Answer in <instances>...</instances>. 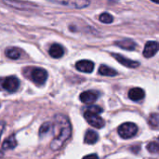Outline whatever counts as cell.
Wrapping results in <instances>:
<instances>
[{"label": "cell", "mask_w": 159, "mask_h": 159, "mask_svg": "<svg viewBox=\"0 0 159 159\" xmlns=\"http://www.w3.org/2000/svg\"><path fill=\"white\" fill-rule=\"evenodd\" d=\"M98 96H99V93L97 91L88 90V91L82 92L79 96V99L85 104H92L97 101Z\"/></svg>", "instance_id": "cell-7"}, {"label": "cell", "mask_w": 159, "mask_h": 159, "mask_svg": "<svg viewBox=\"0 0 159 159\" xmlns=\"http://www.w3.org/2000/svg\"><path fill=\"white\" fill-rule=\"evenodd\" d=\"M98 72L101 75H104V76H116L118 75V73L115 69L110 68L107 65H101Z\"/></svg>", "instance_id": "cell-16"}, {"label": "cell", "mask_w": 159, "mask_h": 159, "mask_svg": "<svg viewBox=\"0 0 159 159\" xmlns=\"http://www.w3.org/2000/svg\"><path fill=\"white\" fill-rule=\"evenodd\" d=\"M6 55L11 60H17L20 57V50L17 48H8L6 49Z\"/></svg>", "instance_id": "cell-17"}, {"label": "cell", "mask_w": 159, "mask_h": 159, "mask_svg": "<svg viewBox=\"0 0 159 159\" xmlns=\"http://www.w3.org/2000/svg\"><path fill=\"white\" fill-rule=\"evenodd\" d=\"M118 134L122 139H130L134 137L138 132V127L134 123L127 122L119 126L118 128Z\"/></svg>", "instance_id": "cell-2"}, {"label": "cell", "mask_w": 159, "mask_h": 159, "mask_svg": "<svg viewBox=\"0 0 159 159\" xmlns=\"http://www.w3.org/2000/svg\"><path fill=\"white\" fill-rule=\"evenodd\" d=\"M99 20L102 22V23H106V24H110L113 22L114 20V17L108 13V12H104V13H102L99 17Z\"/></svg>", "instance_id": "cell-19"}, {"label": "cell", "mask_w": 159, "mask_h": 159, "mask_svg": "<svg viewBox=\"0 0 159 159\" xmlns=\"http://www.w3.org/2000/svg\"><path fill=\"white\" fill-rule=\"evenodd\" d=\"M112 56L119 63H121L122 65H124L126 67H129V68H137L140 65V62L135 61H131V60H129V59H128V58H126V57H124V56H122L120 54H115V53H113Z\"/></svg>", "instance_id": "cell-8"}, {"label": "cell", "mask_w": 159, "mask_h": 159, "mask_svg": "<svg viewBox=\"0 0 159 159\" xmlns=\"http://www.w3.org/2000/svg\"><path fill=\"white\" fill-rule=\"evenodd\" d=\"M148 123H149V125H150L151 127H153V128H158L159 127V114L158 113L152 114V115L149 116Z\"/></svg>", "instance_id": "cell-18"}, {"label": "cell", "mask_w": 159, "mask_h": 159, "mask_svg": "<svg viewBox=\"0 0 159 159\" xmlns=\"http://www.w3.org/2000/svg\"><path fill=\"white\" fill-rule=\"evenodd\" d=\"M16 146H17L16 137H15V134H12L4 141V143L2 144V149L3 150H12Z\"/></svg>", "instance_id": "cell-15"}, {"label": "cell", "mask_w": 159, "mask_h": 159, "mask_svg": "<svg viewBox=\"0 0 159 159\" xmlns=\"http://www.w3.org/2000/svg\"><path fill=\"white\" fill-rule=\"evenodd\" d=\"M20 87V81L16 76H7L2 82V88L8 92H15Z\"/></svg>", "instance_id": "cell-5"}, {"label": "cell", "mask_w": 159, "mask_h": 159, "mask_svg": "<svg viewBox=\"0 0 159 159\" xmlns=\"http://www.w3.org/2000/svg\"><path fill=\"white\" fill-rule=\"evenodd\" d=\"M116 44L123 48V49H126V50H134L136 48V43L134 41H132L131 39H123V40H120V41H116Z\"/></svg>", "instance_id": "cell-14"}, {"label": "cell", "mask_w": 159, "mask_h": 159, "mask_svg": "<svg viewBox=\"0 0 159 159\" xmlns=\"http://www.w3.org/2000/svg\"><path fill=\"white\" fill-rule=\"evenodd\" d=\"M99 140V135L96 131L92 129H89L84 137V142L87 144H95Z\"/></svg>", "instance_id": "cell-13"}, {"label": "cell", "mask_w": 159, "mask_h": 159, "mask_svg": "<svg viewBox=\"0 0 159 159\" xmlns=\"http://www.w3.org/2000/svg\"><path fill=\"white\" fill-rule=\"evenodd\" d=\"M55 4H59V5H63L69 7H75V8H83L86 7L89 5V1H79V0H75V1H52Z\"/></svg>", "instance_id": "cell-9"}, {"label": "cell", "mask_w": 159, "mask_h": 159, "mask_svg": "<svg viewBox=\"0 0 159 159\" xmlns=\"http://www.w3.org/2000/svg\"><path fill=\"white\" fill-rule=\"evenodd\" d=\"M54 138L50 143V148L54 151L61 149L65 142L70 138L72 134V127L69 119L61 114H58L54 117V127H53Z\"/></svg>", "instance_id": "cell-1"}, {"label": "cell", "mask_w": 159, "mask_h": 159, "mask_svg": "<svg viewBox=\"0 0 159 159\" xmlns=\"http://www.w3.org/2000/svg\"><path fill=\"white\" fill-rule=\"evenodd\" d=\"M87 111L90 112V113H94V114H97V115H100L103 112L102 108L98 106V105H91L89 106V108L87 109Z\"/></svg>", "instance_id": "cell-22"}, {"label": "cell", "mask_w": 159, "mask_h": 159, "mask_svg": "<svg viewBox=\"0 0 159 159\" xmlns=\"http://www.w3.org/2000/svg\"><path fill=\"white\" fill-rule=\"evenodd\" d=\"M49 55L54 59H60L64 54V49L61 45L60 44H53L49 48Z\"/></svg>", "instance_id": "cell-12"}, {"label": "cell", "mask_w": 159, "mask_h": 159, "mask_svg": "<svg viewBox=\"0 0 159 159\" xmlns=\"http://www.w3.org/2000/svg\"><path fill=\"white\" fill-rule=\"evenodd\" d=\"M147 150L152 154L159 153V142H152L147 145Z\"/></svg>", "instance_id": "cell-21"}, {"label": "cell", "mask_w": 159, "mask_h": 159, "mask_svg": "<svg viewBox=\"0 0 159 159\" xmlns=\"http://www.w3.org/2000/svg\"><path fill=\"white\" fill-rule=\"evenodd\" d=\"M84 117L87 120V122L93 128L95 129H102V127H104L105 122L104 120L97 114L94 113H90L89 111L86 110V112L84 113Z\"/></svg>", "instance_id": "cell-3"}, {"label": "cell", "mask_w": 159, "mask_h": 159, "mask_svg": "<svg viewBox=\"0 0 159 159\" xmlns=\"http://www.w3.org/2000/svg\"><path fill=\"white\" fill-rule=\"evenodd\" d=\"M159 50V42L157 41H148L143 49V56L145 58H152Z\"/></svg>", "instance_id": "cell-6"}, {"label": "cell", "mask_w": 159, "mask_h": 159, "mask_svg": "<svg viewBox=\"0 0 159 159\" xmlns=\"http://www.w3.org/2000/svg\"><path fill=\"white\" fill-rule=\"evenodd\" d=\"M30 77L34 82V84L42 86L45 84L48 78V73L45 69L42 68H33L30 74Z\"/></svg>", "instance_id": "cell-4"}, {"label": "cell", "mask_w": 159, "mask_h": 159, "mask_svg": "<svg viewBox=\"0 0 159 159\" xmlns=\"http://www.w3.org/2000/svg\"><path fill=\"white\" fill-rule=\"evenodd\" d=\"M51 127H52V125H51L50 122H46V123H44V124L40 127V129H39V136L42 138L44 135H46V134L51 129Z\"/></svg>", "instance_id": "cell-20"}, {"label": "cell", "mask_w": 159, "mask_h": 159, "mask_svg": "<svg viewBox=\"0 0 159 159\" xmlns=\"http://www.w3.org/2000/svg\"><path fill=\"white\" fill-rule=\"evenodd\" d=\"M82 159H99V157L96 154H91V155H88L84 157Z\"/></svg>", "instance_id": "cell-23"}, {"label": "cell", "mask_w": 159, "mask_h": 159, "mask_svg": "<svg viewBox=\"0 0 159 159\" xmlns=\"http://www.w3.org/2000/svg\"><path fill=\"white\" fill-rule=\"evenodd\" d=\"M144 96H145V92L141 88H134L129 91V98L134 102H138V101L143 100L144 98Z\"/></svg>", "instance_id": "cell-11"}, {"label": "cell", "mask_w": 159, "mask_h": 159, "mask_svg": "<svg viewBox=\"0 0 159 159\" xmlns=\"http://www.w3.org/2000/svg\"><path fill=\"white\" fill-rule=\"evenodd\" d=\"M75 68L83 73H91L94 69V63L89 60H81L75 63Z\"/></svg>", "instance_id": "cell-10"}]
</instances>
